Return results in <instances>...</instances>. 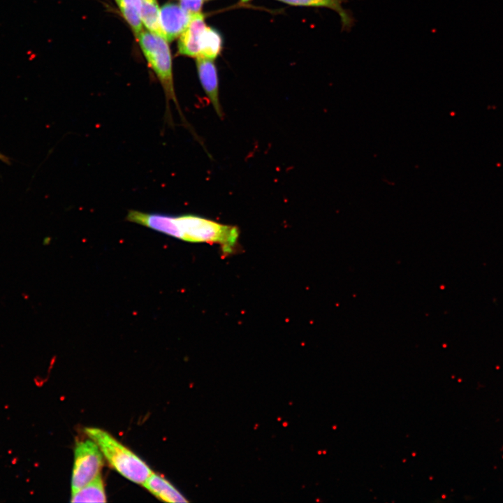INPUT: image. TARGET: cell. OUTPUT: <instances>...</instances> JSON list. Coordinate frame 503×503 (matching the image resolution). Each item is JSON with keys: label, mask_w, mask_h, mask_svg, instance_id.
<instances>
[{"label": "cell", "mask_w": 503, "mask_h": 503, "mask_svg": "<svg viewBox=\"0 0 503 503\" xmlns=\"http://www.w3.org/2000/svg\"><path fill=\"white\" fill-rule=\"evenodd\" d=\"M177 239L190 242L217 243L224 252L233 251L240 234L234 226L222 224L194 214L173 216Z\"/></svg>", "instance_id": "1"}, {"label": "cell", "mask_w": 503, "mask_h": 503, "mask_svg": "<svg viewBox=\"0 0 503 503\" xmlns=\"http://www.w3.org/2000/svg\"><path fill=\"white\" fill-rule=\"evenodd\" d=\"M109 464L127 479L143 484L152 473L147 465L108 432L96 428L85 429Z\"/></svg>", "instance_id": "2"}, {"label": "cell", "mask_w": 503, "mask_h": 503, "mask_svg": "<svg viewBox=\"0 0 503 503\" xmlns=\"http://www.w3.org/2000/svg\"><path fill=\"white\" fill-rule=\"evenodd\" d=\"M136 38L148 64L163 87L168 115L170 114V102L173 101L180 111L181 118L184 121L175 92L172 59L168 41L163 37L148 30L141 31Z\"/></svg>", "instance_id": "3"}, {"label": "cell", "mask_w": 503, "mask_h": 503, "mask_svg": "<svg viewBox=\"0 0 503 503\" xmlns=\"http://www.w3.org/2000/svg\"><path fill=\"white\" fill-rule=\"evenodd\" d=\"M102 466V453L93 440L77 442L74 449L72 493L80 490L99 476Z\"/></svg>", "instance_id": "4"}, {"label": "cell", "mask_w": 503, "mask_h": 503, "mask_svg": "<svg viewBox=\"0 0 503 503\" xmlns=\"http://www.w3.org/2000/svg\"><path fill=\"white\" fill-rule=\"evenodd\" d=\"M194 13L180 4L167 3L160 8V22L164 38L171 42L181 35L189 25Z\"/></svg>", "instance_id": "5"}, {"label": "cell", "mask_w": 503, "mask_h": 503, "mask_svg": "<svg viewBox=\"0 0 503 503\" xmlns=\"http://www.w3.org/2000/svg\"><path fill=\"white\" fill-rule=\"evenodd\" d=\"M196 65L201 85L217 115L222 119L224 112L219 99V78L214 60L197 57Z\"/></svg>", "instance_id": "6"}, {"label": "cell", "mask_w": 503, "mask_h": 503, "mask_svg": "<svg viewBox=\"0 0 503 503\" xmlns=\"http://www.w3.org/2000/svg\"><path fill=\"white\" fill-rule=\"evenodd\" d=\"M206 26L202 12L194 13L189 25L179 36L180 54L194 58L199 57L201 36Z\"/></svg>", "instance_id": "7"}, {"label": "cell", "mask_w": 503, "mask_h": 503, "mask_svg": "<svg viewBox=\"0 0 503 503\" xmlns=\"http://www.w3.org/2000/svg\"><path fill=\"white\" fill-rule=\"evenodd\" d=\"M143 485L157 498L164 502H187L173 486L159 474L152 472Z\"/></svg>", "instance_id": "8"}, {"label": "cell", "mask_w": 503, "mask_h": 503, "mask_svg": "<svg viewBox=\"0 0 503 503\" xmlns=\"http://www.w3.org/2000/svg\"><path fill=\"white\" fill-rule=\"evenodd\" d=\"M282 3L296 6L326 8L337 12L340 17L342 27L349 28L352 24V19L342 7L347 0H277Z\"/></svg>", "instance_id": "9"}, {"label": "cell", "mask_w": 503, "mask_h": 503, "mask_svg": "<svg viewBox=\"0 0 503 503\" xmlns=\"http://www.w3.org/2000/svg\"><path fill=\"white\" fill-rule=\"evenodd\" d=\"M72 502H105L106 496L102 479L97 476L80 490L72 493Z\"/></svg>", "instance_id": "10"}, {"label": "cell", "mask_w": 503, "mask_h": 503, "mask_svg": "<svg viewBox=\"0 0 503 503\" xmlns=\"http://www.w3.org/2000/svg\"><path fill=\"white\" fill-rule=\"evenodd\" d=\"M222 46L223 41L220 34L207 25L202 33L200 54L198 57L214 60L219 54Z\"/></svg>", "instance_id": "11"}, {"label": "cell", "mask_w": 503, "mask_h": 503, "mask_svg": "<svg viewBox=\"0 0 503 503\" xmlns=\"http://www.w3.org/2000/svg\"><path fill=\"white\" fill-rule=\"evenodd\" d=\"M124 18L129 24L136 37L143 29L140 17L143 0H115Z\"/></svg>", "instance_id": "12"}, {"label": "cell", "mask_w": 503, "mask_h": 503, "mask_svg": "<svg viewBox=\"0 0 503 503\" xmlns=\"http://www.w3.org/2000/svg\"><path fill=\"white\" fill-rule=\"evenodd\" d=\"M140 17L147 30L163 37L160 22V8L156 0H143Z\"/></svg>", "instance_id": "13"}, {"label": "cell", "mask_w": 503, "mask_h": 503, "mask_svg": "<svg viewBox=\"0 0 503 503\" xmlns=\"http://www.w3.org/2000/svg\"><path fill=\"white\" fill-rule=\"evenodd\" d=\"M210 0H180V4L187 10L192 13L201 12V8L205 1Z\"/></svg>", "instance_id": "14"}, {"label": "cell", "mask_w": 503, "mask_h": 503, "mask_svg": "<svg viewBox=\"0 0 503 503\" xmlns=\"http://www.w3.org/2000/svg\"><path fill=\"white\" fill-rule=\"evenodd\" d=\"M0 160L6 163H8V164L10 163L9 159L1 152H0Z\"/></svg>", "instance_id": "15"}, {"label": "cell", "mask_w": 503, "mask_h": 503, "mask_svg": "<svg viewBox=\"0 0 503 503\" xmlns=\"http://www.w3.org/2000/svg\"><path fill=\"white\" fill-rule=\"evenodd\" d=\"M241 1L245 2V1H248L249 0H241Z\"/></svg>", "instance_id": "16"}]
</instances>
